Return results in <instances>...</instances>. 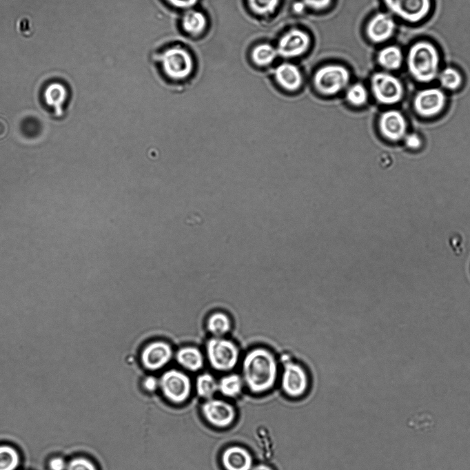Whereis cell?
<instances>
[{
  "label": "cell",
  "mask_w": 470,
  "mask_h": 470,
  "mask_svg": "<svg viewBox=\"0 0 470 470\" xmlns=\"http://www.w3.org/2000/svg\"><path fill=\"white\" fill-rule=\"evenodd\" d=\"M183 29L188 34L196 36L202 33L207 26L205 14L196 10H188L182 17Z\"/></svg>",
  "instance_id": "cell-20"
},
{
  "label": "cell",
  "mask_w": 470,
  "mask_h": 470,
  "mask_svg": "<svg viewBox=\"0 0 470 470\" xmlns=\"http://www.w3.org/2000/svg\"><path fill=\"white\" fill-rule=\"evenodd\" d=\"M207 329L214 337H223L231 330L232 320L226 314L216 311L208 317Z\"/></svg>",
  "instance_id": "cell-21"
},
{
  "label": "cell",
  "mask_w": 470,
  "mask_h": 470,
  "mask_svg": "<svg viewBox=\"0 0 470 470\" xmlns=\"http://www.w3.org/2000/svg\"><path fill=\"white\" fill-rule=\"evenodd\" d=\"M395 30L396 23L391 15L379 12L367 23L366 32L372 42L380 43L389 40L394 35Z\"/></svg>",
  "instance_id": "cell-14"
},
{
  "label": "cell",
  "mask_w": 470,
  "mask_h": 470,
  "mask_svg": "<svg viewBox=\"0 0 470 470\" xmlns=\"http://www.w3.org/2000/svg\"><path fill=\"white\" fill-rule=\"evenodd\" d=\"M278 377V362L274 354L265 347H255L245 355L242 378L250 392L260 394L274 386Z\"/></svg>",
  "instance_id": "cell-1"
},
{
  "label": "cell",
  "mask_w": 470,
  "mask_h": 470,
  "mask_svg": "<svg viewBox=\"0 0 470 470\" xmlns=\"http://www.w3.org/2000/svg\"><path fill=\"white\" fill-rule=\"evenodd\" d=\"M349 73L346 68L340 65H328L316 72L314 85L322 95L332 96L341 92L348 84Z\"/></svg>",
  "instance_id": "cell-4"
},
{
  "label": "cell",
  "mask_w": 470,
  "mask_h": 470,
  "mask_svg": "<svg viewBox=\"0 0 470 470\" xmlns=\"http://www.w3.org/2000/svg\"><path fill=\"white\" fill-rule=\"evenodd\" d=\"M445 101V94L440 89L429 88L422 90L416 94L413 105L418 114L429 117L441 112Z\"/></svg>",
  "instance_id": "cell-11"
},
{
  "label": "cell",
  "mask_w": 470,
  "mask_h": 470,
  "mask_svg": "<svg viewBox=\"0 0 470 470\" xmlns=\"http://www.w3.org/2000/svg\"><path fill=\"white\" fill-rule=\"evenodd\" d=\"M159 387L169 401L181 404L189 398L192 385L190 378L185 373L172 369L161 376Z\"/></svg>",
  "instance_id": "cell-7"
},
{
  "label": "cell",
  "mask_w": 470,
  "mask_h": 470,
  "mask_svg": "<svg viewBox=\"0 0 470 470\" xmlns=\"http://www.w3.org/2000/svg\"><path fill=\"white\" fill-rule=\"evenodd\" d=\"M309 37L305 32L294 29L285 33L279 40L276 48L278 54L291 58L303 54L309 48Z\"/></svg>",
  "instance_id": "cell-13"
},
{
  "label": "cell",
  "mask_w": 470,
  "mask_h": 470,
  "mask_svg": "<svg viewBox=\"0 0 470 470\" xmlns=\"http://www.w3.org/2000/svg\"><path fill=\"white\" fill-rule=\"evenodd\" d=\"M378 129L383 137L396 141L405 134L407 124L403 115L397 110L383 112L378 119Z\"/></svg>",
  "instance_id": "cell-15"
},
{
  "label": "cell",
  "mask_w": 470,
  "mask_h": 470,
  "mask_svg": "<svg viewBox=\"0 0 470 470\" xmlns=\"http://www.w3.org/2000/svg\"><path fill=\"white\" fill-rule=\"evenodd\" d=\"M65 470H97V469L90 460L79 456L67 462Z\"/></svg>",
  "instance_id": "cell-31"
},
{
  "label": "cell",
  "mask_w": 470,
  "mask_h": 470,
  "mask_svg": "<svg viewBox=\"0 0 470 470\" xmlns=\"http://www.w3.org/2000/svg\"><path fill=\"white\" fill-rule=\"evenodd\" d=\"M67 462L61 457H54L48 462L50 470H65Z\"/></svg>",
  "instance_id": "cell-34"
},
{
  "label": "cell",
  "mask_w": 470,
  "mask_h": 470,
  "mask_svg": "<svg viewBox=\"0 0 470 470\" xmlns=\"http://www.w3.org/2000/svg\"><path fill=\"white\" fill-rule=\"evenodd\" d=\"M274 76L278 85L288 92L298 90L303 83L299 69L292 63H283L278 65L274 71Z\"/></svg>",
  "instance_id": "cell-17"
},
{
  "label": "cell",
  "mask_w": 470,
  "mask_h": 470,
  "mask_svg": "<svg viewBox=\"0 0 470 470\" xmlns=\"http://www.w3.org/2000/svg\"><path fill=\"white\" fill-rule=\"evenodd\" d=\"M22 128L27 135L33 136L39 132V124L37 121L33 119H28L22 123Z\"/></svg>",
  "instance_id": "cell-32"
},
{
  "label": "cell",
  "mask_w": 470,
  "mask_h": 470,
  "mask_svg": "<svg viewBox=\"0 0 470 470\" xmlns=\"http://www.w3.org/2000/svg\"><path fill=\"white\" fill-rule=\"evenodd\" d=\"M65 99L66 94L61 88H51L48 90L45 93V101L48 105L53 108L57 116L62 115Z\"/></svg>",
  "instance_id": "cell-28"
},
{
  "label": "cell",
  "mask_w": 470,
  "mask_h": 470,
  "mask_svg": "<svg viewBox=\"0 0 470 470\" xmlns=\"http://www.w3.org/2000/svg\"><path fill=\"white\" fill-rule=\"evenodd\" d=\"M331 0H303L305 6L315 10H323L329 6Z\"/></svg>",
  "instance_id": "cell-33"
},
{
  "label": "cell",
  "mask_w": 470,
  "mask_h": 470,
  "mask_svg": "<svg viewBox=\"0 0 470 470\" xmlns=\"http://www.w3.org/2000/svg\"><path fill=\"white\" fill-rule=\"evenodd\" d=\"M433 424V418L427 413H420L409 420V426L416 430L426 431Z\"/></svg>",
  "instance_id": "cell-30"
},
{
  "label": "cell",
  "mask_w": 470,
  "mask_h": 470,
  "mask_svg": "<svg viewBox=\"0 0 470 470\" xmlns=\"http://www.w3.org/2000/svg\"><path fill=\"white\" fill-rule=\"evenodd\" d=\"M388 10L409 23L423 20L431 11V0H383Z\"/></svg>",
  "instance_id": "cell-9"
},
{
  "label": "cell",
  "mask_w": 470,
  "mask_h": 470,
  "mask_svg": "<svg viewBox=\"0 0 470 470\" xmlns=\"http://www.w3.org/2000/svg\"><path fill=\"white\" fill-rule=\"evenodd\" d=\"M221 462L225 470H251L254 466L251 453L246 448L236 445L223 451Z\"/></svg>",
  "instance_id": "cell-16"
},
{
  "label": "cell",
  "mask_w": 470,
  "mask_h": 470,
  "mask_svg": "<svg viewBox=\"0 0 470 470\" xmlns=\"http://www.w3.org/2000/svg\"><path fill=\"white\" fill-rule=\"evenodd\" d=\"M440 85L447 90H454L460 88L462 83V77L458 70L447 67L438 75Z\"/></svg>",
  "instance_id": "cell-26"
},
{
  "label": "cell",
  "mask_w": 470,
  "mask_h": 470,
  "mask_svg": "<svg viewBox=\"0 0 470 470\" xmlns=\"http://www.w3.org/2000/svg\"><path fill=\"white\" fill-rule=\"evenodd\" d=\"M8 132V125L7 122L0 118V139L4 138Z\"/></svg>",
  "instance_id": "cell-38"
},
{
  "label": "cell",
  "mask_w": 470,
  "mask_h": 470,
  "mask_svg": "<svg viewBox=\"0 0 470 470\" xmlns=\"http://www.w3.org/2000/svg\"><path fill=\"white\" fill-rule=\"evenodd\" d=\"M20 462V454L14 447L0 445V470H16Z\"/></svg>",
  "instance_id": "cell-24"
},
{
  "label": "cell",
  "mask_w": 470,
  "mask_h": 470,
  "mask_svg": "<svg viewBox=\"0 0 470 470\" xmlns=\"http://www.w3.org/2000/svg\"><path fill=\"white\" fill-rule=\"evenodd\" d=\"M172 6L181 9H189L193 7L198 0H166Z\"/></svg>",
  "instance_id": "cell-36"
},
{
  "label": "cell",
  "mask_w": 470,
  "mask_h": 470,
  "mask_svg": "<svg viewBox=\"0 0 470 470\" xmlns=\"http://www.w3.org/2000/svg\"><path fill=\"white\" fill-rule=\"evenodd\" d=\"M371 88L376 101L385 105L398 103L404 94L403 85L399 79L386 72H378L373 74Z\"/></svg>",
  "instance_id": "cell-8"
},
{
  "label": "cell",
  "mask_w": 470,
  "mask_h": 470,
  "mask_svg": "<svg viewBox=\"0 0 470 470\" xmlns=\"http://www.w3.org/2000/svg\"><path fill=\"white\" fill-rule=\"evenodd\" d=\"M244 382L241 376L231 374L224 376L218 382V391L229 398L238 396L243 390Z\"/></svg>",
  "instance_id": "cell-22"
},
{
  "label": "cell",
  "mask_w": 470,
  "mask_h": 470,
  "mask_svg": "<svg viewBox=\"0 0 470 470\" xmlns=\"http://www.w3.org/2000/svg\"><path fill=\"white\" fill-rule=\"evenodd\" d=\"M305 6V3L303 2H300V1H298V2L294 3V4L293 6L294 10L297 12H300L303 11Z\"/></svg>",
  "instance_id": "cell-40"
},
{
  "label": "cell",
  "mask_w": 470,
  "mask_h": 470,
  "mask_svg": "<svg viewBox=\"0 0 470 470\" xmlns=\"http://www.w3.org/2000/svg\"><path fill=\"white\" fill-rule=\"evenodd\" d=\"M172 349L170 344L164 341H154L143 349L141 361L150 371H156L166 365L172 358Z\"/></svg>",
  "instance_id": "cell-12"
},
{
  "label": "cell",
  "mask_w": 470,
  "mask_h": 470,
  "mask_svg": "<svg viewBox=\"0 0 470 470\" xmlns=\"http://www.w3.org/2000/svg\"><path fill=\"white\" fill-rule=\"evenodd\" d=\"M406 145L411 149H418L421 145V139L416 134H411L405 137Z\"/></svg>",
  "instance_id": "cell-37"
},
{
  "label": "cell",
  "mask_w": 470,
  "mask_h": 470,
  "mask_svg": "<svg viewBox=\"0 0 470 470\" xmlns=\"http://www.w3.org/2000/svg\"><path fill=\"white\" fill-rule=\"evenodd\" d=\"M251 470H274L270 466L265 464L254 465Z\"/></svg>",
  "instance_id": "cell-39"
},
{
  "label": "cell",
  "mask_w": 470,
  "mask_h": 470,
  "mask_svg": "<svg viewBox=\"0 0 470 470\" xmlns=\"http://www.w3.org/2000/svg\"><path fill=\"white\" fill-rule=\"evenodd\" d=\"M278 53L276 49L269 44L263 43L256 46L252 52L253 61L258 65H267L271 63Z\"/></svg>",
  "instance_id": "cell-25"
},
{
  "label": "cell",
  "mask_w": 470,
  "mask_h": 470,
  "mask_svg": "<svg viewBox=\"0 0 470 470\" xmlns=\"http://www.w3.org/2000/svg\"><path fill=\"white\" fill-rule=\"evenodd\" d=\"M143 388L147 391L152 392L159 387V380L152 376H148L143 380Z\"/></svg>",
  "instance_id": "cell-35"
},
{
  "label": "cell",
  "mask_w": 470,
  "mask_h": 470,
  "mask_svg": "<svg viewBox=\"0 0 470 470\" xmlns=\"http://www.w3.org/2000/svg\"><path fill=\"white\" fill-rule=\"evenodd\" d=\"M377 60L384 69L393 71L400 68L404 56L401 49L397 45H388L379 51Z\"/></svg>",
  "instance_id": "cell-19"
},
{
  "label": "cell",
  "mask_w": 470,
  "mask_h": 470,
  "mask_svg": "<svg viewBox=\"0 0 470 470\" xmlns=\"http://www.w3.org/2000/svg\"><path fill=\"white\" fill-rule=\"evenodd\" d=\"M249 8L255 13L267 15L274 12L279 0H247Z\"/></svg>",
  "instance_id": "cell-29"
},
{
  "label": "cell",
  "mask_w": 470,
  "mask_h": 470,
  "mask_svg": "<svg viewBox=\"0 0 470 470\" xmlns=\"http://www.w3.org/2000/svg\"><path fill=\"white\" fill-rule=\"evenodd\" d=\"M161 63L165 74L173 80L187 78L194 69L191 54L181 46H174L165 50L161 56Z\"/></svg>",
  "instance_id": "cell-5"
},
{
  "label": "cell",
  "mask_w": 470,
  "mask_h": 470,
  "mask_svg": "<svg viewBox=\"0 0 470 470\" xmlns=\"http://www.w3.org/2000/svg\"><path fill=\"white\" fill-rule=\"evenodd\" d=\"M177 362L187 370L196 371L203 366V356L201 351L194 347H185L176 354Z\"/></svg>",
  "instance_id": "cell-18"
},
{
  "label": "cell",
  "mask_w": 470,
  "mask_h": 470,
  "mask_svg": "<svg viewBox=\"0 0 470 470\" xmlns=\"http://www.w3.org/2000/svg\"><path fill=\"white\" fill-rule=\"evenodd\" d=\"M207 356L210 365L216 370L233 369L239 359V349L232 340L223 337L210 338L206 345Z\"/></svg>",
  "instance_id": "cell-3"
},
{
  "label": "cell",
  "mask_w": 470,
  "mask_h": 470,
  "mask_svg": "<svg viewBox=\"0 0 470 470\" xmlns=\"http://www.w3.org/2000/svg\"><path fill=\"white\" fill-rule=\"evenodd\" d=\"M201 412L210 425L218 428L229 427L236 418V410L233 405L225 400L213 398L203 402Z\"/></svg>",
  "instance_id": "cell-10"
},
{
  "label": "cell",
  "mask_w": 470,
  "mask_h": 470,
  "mask_svg": "<svg viewBox=\"0 0 470 470\" xmlns=\"http://www.w3.org/2000/svg\"><path fill=\"white\" fill-rule=\"evenodd\" d=\"M196 390L200 397L206 400L212 398L218 391V382L212 374L203 373L196 378Z\"/></svg>",
  "instance_id": "cell-23"
},
{
  "label": "cell",
  "mask_w": 470,
  "mask_h": 470,
  "mask_svg": "<svg viewBox=\"0 0 470 470\" xmlns=\"http://www.w3.org/2000/svg\"><path fill=\"white\" fill-rule=\"evenodd\" d=\"M345 99L348 104L352 107L360 108L367 102L368 92L363 85L356 83L347 88Z\"/></svg>",
  "instance_id": "cell-27"
},
{
  "label": "cell",
  "mask_w": 470,
  "mask_h": 470,
  "mask_svg": "<svg viewBox=\"0 0 470 470\" xmlns=\"http://www.w3.org/2000/svg\"><path fill=\"white\" fill-rule=\"evenodd\" d=\"M406 63L411 77L420 83H429L438 77L439 52L429 41H419L413 43L409 49Z\"/></svg>",
  "instance_id": "cell-2"
},
{
  "label": "cell",
  "mask_w": 470,
  "mask_h": 470,
  "mask_svg": "<svg viewBox=\"0 0 470 470\" xmlns=\"http://www.w3.org/2000/svg\"><path fill=\"white\" fill-rule=\"evenodd\" d=\"M309 382L307 372L303 365L286 356L281 374V388L285 394L292 398H300L306 393Z\"/></svg>",
  "instance_id": "cell-6"
}]
</instances>
